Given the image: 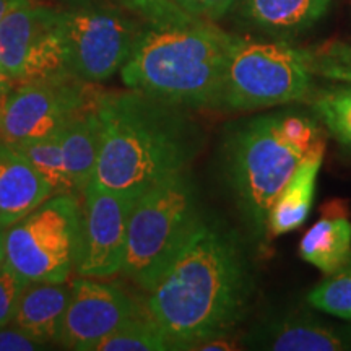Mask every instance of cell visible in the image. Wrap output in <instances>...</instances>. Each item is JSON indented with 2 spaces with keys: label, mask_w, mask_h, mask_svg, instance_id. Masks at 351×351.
<instances>
[{
  "label": "cell",
  "mask_w": 351,
  "mask_h": 351,
  "mask_svg": "<svg viewBox=\"0 0 351 351\" xmlns=\"http://www.w3.org/2000/svg\"><path fill=\"white\" fill-rule=\"evenodd\" d=\"M15 2L16 0H0V21H2L3 16H5V13L10 10Z\"/></svg>",
  "instance_id": "32"
},
{
  "label": "cell",
  "mask_w": 351,
  "mask_h": 351,
  "mask_svg": "<svg viewBox=\"0 0 351 351\" xmlns=\"http://www.w3.org/2000/svg\"><path fill=\"white\" fill-rule=\"evenodd\" d=\"M0 70H2V67H0Z\"/></svg>",
  "instance_id": "33"
},
{
  "label": "cell",
  "mask_w": 351,
  "mask_h": 351,
  "mask_svg": "<svg viewBox=\"0 0 351 351\" xmlns=\"http://www.w3.org/2000/svg\"><path fill=\"white\" fill-rule=\"evenodd\" d=\"M54 10L69 73L93 85L121 72L145 26L114 0H59Z\"/></svg>",
  "instance_id": "7"
},
{
  "label": "cell",
  "mask_w": 351,
  "mask_h": 351,
  "mask_svg": "<svg viewBox=\"0 0 351 351\" xmlns=\"http://www.w3.org/2000/svg\"><path fill=\"white\" fill-rule=\"evenodd\" d=\"M43 348V343L32 339L20 327H0V351H34Z\"/></svg>",
  "instance_id": "27"
},
{
  "label": "cell",
  "mask_w": 351,
  "mask_h": 351,
  "mask_svg": "<svg viewBox=\"0 0 351 351\" xmlns=\"http://www.w3.org/2000/svg\"><path fill=\"white\" fill-rule=\"evenodd\" d=\"M28 285L32 283L21 278L7 263L0 269V327L13 322L20 300Z\"/></svg>",
  "instance_id": "26"
},
{
  "label": "cell",
  "mask_w": 351,
  "mask_h": 351,
  "mask_svg": "<svg viewBox=\"0 0 351 351\" xmlns=\"http://www.w3.org/2000/svg\"><path fill=\"white\" fill-rule=\"evenodd\" d=\"M96 95L93 83L73 75L19 82L0 103V140L16 143L57 134Z\"/></svg>",
  "instance_id": "9"
},
{
  "label": "cell",
  "mask_w": 351,
  "mask_h": 351,
  "mask_svg": "<svg viewBox=\"0 0 351 351\" xmlns=\"http://www.w3.org/2000/svg\"><path fill=\"white\" fill-rule=\"evenodd\" d=\"M148 293V315L173 350H195L226 337L245 317L254 296L243 239L205 218Z\"/></svg>",
  "instance_id": "1"
},
{
  "label": "cell",
  "mask_w": 351,
  "mask_h": 351,
  "mask_svg": "<svg viewBox=\"0 0 351 351\" xmlns=\"http://www.w3.org/2000/svg\"><path fill=\"white\" fill-rule=\"evenodd\" d=\"M232 38L192 15L145 25L121 69L122 83L187 109H217Z\"/></svg>",
  "instance_id": "4"
},
{
  "label": "cell",
  "mask_w": 351,
  "mask_h": 351,
  "mask_svg": "<svg viewBox=\"0 0 351 351\" xmlns=\"http://www.w3.org/2000/svg\"><path fill=\"white\" fill-rule=\"evenodd\" d=\"M52 195L51 186L32 163L0 140V226H13Z\"/></svg>",
  "instance_id": "14"
},
{
  "label": "cell",
  "mask_w": 351,
  "mask_h": 351,
  "mask_svg": "<svg viewBox=\"0 0 351 351\" xmlns=\"http://www.w3.org/2000/svg\"><path fill=\"white\" fill-rule=\"evenodd\" d=\"M245 346L274 351H341L351 348V328H340L313 317H285L258 327Z\"/></svg>",
  "instance_id": "15"
},
{
  "label": "cell",
  "mask_w": 351,
  "mask_h": 351,
  "mask_svg": "<svg viewBox=\"0 0 351 351\" xmlns=\"http://www.w3.org/2000/svg\"><path fill=\"white\" fill-rule=\"evenodd\" d=\"M324 153L306 158L298 166L295 174L289 178L287 186L282 189L274 204H271L269 219H267V234L269 241L276 236H283L287 232L296 231L304 225L309 217L315 195V184L322 166Z\"/></svg>",
  "instance_id": "19"
},
{
  "label": "cell",
  "mask_w": 351,
  "mask_h": 351,
  "mask_svg": "<svg viewBox=\"0 0 351 351\" xmlns=\"http://www.w3.org/2000/svg\"><path fill=\"white\" fill-rule=\"evenodd\" d=\"M7 263V231L0 226V269Z\"/></svg>",
  "instance_id": "31"
},
{
  "label": "cell",
  "mask_w": 351,
  "mask_h": 351,
  "mask_svg": "<svg viewBox=\"0 0 351 351\" xmlns=\"http://www.w3.org/2000/svg\"><path fill=\"white\" fill-rule=\"evenodd\" d=\"M70 300V285L32 283L21 296L16 309V327L39 343H59L65 311Z\"/></svg>",
  "instance_id": "16"
},
{
  "label": "cell",
  "mask_w": 351,
  "mask_h": 351,
  "mask_svg": "<svg viewBox=\"0 0 351 351\" xmlns=\"http://www.w3.org/2000/svg\"><path fill=\"white\" fill-rule=\"evenodd\" d=\"M204 219L199 189L189 171L148 189L132 207L121 271L148 293Z\"/></svg>",
  "instance_id": "5"
},
{
  "label": "cell",
  "mask_w": 351,
  "mask_h": 351,
  "mask_svg": "<svg viewBox=\"0 0 351 351\" xmlns=\"http://www.w3.org/2000/svg\"><path fill=\"white\" fill-rule=\"evenodd\" d=\"M13 83L15 82H13L10 77L5 75V73L0 70V101L5 98L8 93H10V90L13 88Z\"/></svg>",
  "instance_id": "30"
},
{
  "label": "cell",
  "mask_w": 351,
  "mask_h": 351,
  "mask_svg": "<svg viewBox=\"0 0 351 351\" xmlns=\"http://www.w3.org/2000/svg\"><path fill=\"white\" fill-rule=\"evenodd\" d=\"M103 140L93 181L132 197L189 171L204 145L187 108L138 90L98 91Z\"/></svg>",
  "instance_id": "2"
},
{
  "label": "cell",
  "mask_w": 351,
  "mask_h": 351,
  "mask_svg": "<svg viewBox=\"0 0 351 351\" xmlns=\"http://www.w3.org/2000/svg\"><path fill=\"white\" fill-rule=\"evenodd\" d=\"M326 153L317 117L283 109L234 122L223 140V173L245 226L261 244L270 243L267 219L276 195L306 158Z\"/></svg>",
  "instance_id": "3"
},
{
  "label": "cell",
  "mask_w": 351,
  "mask_h": 351,
  "mask_svg": "<svg viewBox=\"0 0 351 351\" xmlns=\"http://www.w3.org/2000/svg\"><path fill=\"white\" fill-rule=\"evenodd\" d=\"M0 67L13 82L70 75L54 7L16 0L0 21Z\"/></svg>",
  "instance_id": "10"
},
{
  "label": "cell",
  "mask_w": 351,
  "mask_h": 351,
  "mask_svg": "<svg viewBox=\"0 0 351 351\" xmlns=\"http://www.w3.org/2000/svg\"><path fill=\"white\" fill-rule=\"evenodd\" d=\"M135 200L137 197L111 191L95 181L83 191L78 275L109 278L122 270L129 218Z\"/></svg>",
  "instance_id": "11"
},
{
  "label": "cell",
  "mask_w": 351,
  "mask_h": 351,
  "mask_svg": "<svg viewBox=\"0 0 351 351\" xmlns=\"http://www.w3.org/2000/svg\"><path fill=\"white\" fill-rule=\"evenodd\" d=\"M145 25L173 23L191 16L174 0H114Z\"/></svg>",
  "instance_id": "25"
},
{
  "label": "cell",
  "mask_w": 351,
  "mask_h": 351,
  "mask_svg": "<svg viewBox=\"0 0 351 351\" xmlns=\"http://www.w3.org/2000/svg\"><path fill=\"white\" fill-rule=\"evenodd\" d=\"M148 314L121 288L86 278L70 283L59 345L67 350L93 351L101 339L132 319Z\"/></svg>",
  "instance_id": "12"
},
{
  "label": "cell",
  "mask_w": 351,
  "mask_h": 351,
  "mask_svg": "<svg viewBox=\"0 0 351 351\" xmlns=\"http://www.w3.org/2000/svg\"><path fill=\"white\" fill-rule=\"evenodd\" d=\"M332 0H236L245 26L278 41L295 39L326 16Z\"/></svg>",
  "instance_id": "13"
},
{
  "label": "cell",
  "mask_w": 351,
  "mask_h": 351,
  "mask_svg": "<svg viewBox=\"0 0 351 351\" xmlns=\"http://www.w3.org/2000/svg\"><path fill=\"white\" fill-rule=\"evenodd\" d=\"M16 148L26 160L32 163L34 169L46 179L52 189V194H69L75 192L60 148L59 132L47 137L26 140V142L10 143Z\"/></svg>",
  "instance_id": "21"
},
{
  "label": "cell",
  "mask_w": 351,
  "mask_h": 351,
  "mask_svg": "<svg viewBox=\"0 0 351 351\" xmlns=\"http://www.w3.org/2000/svg\"><path fill=\"white\" fill-rule=\"evenodd\" d=\"M300 256L330 275L351 257V221L341 204L324 207V215L302 236Z\"/></svg>",
  "instance_id": "18"
},
{
  "label": "cell",
  "mask_w": 351,
  "mask_h": 351,
  "mask_svg": "<svg viewBox=\"0 0 351 351\" xmlns=\"http://www.w3.org/2000/svg\"><path fill=\"white\" fill-rule=\"evenodd\" d=\"M173 350L168 337L148 314L132 319L101 339L93 351H166Z\"/></svg>",
  "instance_id": "22"
},
{
  "label": "cell",
  "mask_w": 351,
  "mask_h": 351,
  "mask_svg": "<svg viewBox=\"0 0 351 351\" xmlns=\"http://www.w3.org/2000/svg\"><path fill=\"white\" fill-rule=\"evenodd\" d=\"M307 302L314 309L351 322V257L311 289Z\"/></svg>",
  "instance_id": "23"
},
{
  "label": "cell",
  "mask_w": 351,
  "mask_h": 351,
  "mask_svg": "<svg viewBox=\"0 0 351 351\" xmlns=\"http://www.w3.org/2000/svg\"><path fill=\"white\" fill-rule=\"evenodd\" d=\"M307 103L326 129L351 150V83L330 82L314 86Z\"/></svg>",
  "instance_id": "20"
},
{
  "label": "cell",
  "mask_w": 351,
  "mask_h": 351,
  "mask_svg": "<svg viewBox=\"0 0 351 351\" xmlns=\"http://www.w3.org/2000/svg\"><path fill=\"white\" fill-rule=\"evenodd\" d=\"M236 0H204L202 3V19L217 21L226 15L234 5Z\"/></svg>",
  "instance_id": "28"
},
{
  "label": "cell",
  "mask_w": 351,
  "mask_h": 351,
  "mask_svg": "<svg viewBox=\"0 0 351 351\" xmlns=\"http://www.w3.org/2000/svg\"><path fill=\"white\" fill-rule=\"evenodd\" d=\"M301 51L314 77L351 83V43L330 39L313 47H301Z\"/></svg>",
  "instance_id": "24"
},
{
  "label": "cell",
  "mask_w": 351,
  "mask_h": 351,
  "mask_svg": "<svg viewBox=\"0 0 351 351\" xmlns=\"http://www.w3.org/2000/svg\"><path fill=\"white\" fill-rule=\"evenodd\" d=\"M82 202L56 194L7 231V265L28 283H65L77 270Z\"/></svg>",
  "instance_id": "8"
},
{
  "label": "cell",
  "mask_w": 351,
  "mask_h": 351,
  "mask_svg": "<svg viewBox=\"0 0 351 351\" xmlns=\"http://www.w3.org/2000/svg\"><path fill=\"white\" fill-rule=\"evenodd\" d=\"M314 88L302 51L287 41L232 38L217 111H256L306 101Z\"/></svg>",
  "instance_id": "6"
},
{
  "label": "cell",
  "mask_w": 351,
  "mask_h": 351,
  "mask_svg": "<svg viewBox=\"0 0 351 351\" xmlns=\"http://www.w3.org/2000/svg\"><path fill=\"white\" fill-rule=\"evenodd\" d=\"M184 12L192 16H200L202 19V3L204 0H174Z\"/></svg>",
  "instance_id": "29"
},
{
  "label": "cell",
  "mask_w": 351,
  "mask_h": 351,
  "mask_svg": "<svg viewBox=\"0 0 351 351\" xmlns=\"http://www.w3.org/2000/svg\"><path fill=\"white\" fill-rule=\"evenodd\" d=\"M59 140L65 168L69 171L73 187L75 191L83 192L95 178L103 140V129L96 111V98L67 122V125L59 132Z\"/></svg>",
  "instance_id": "17"
}]
</instances>
